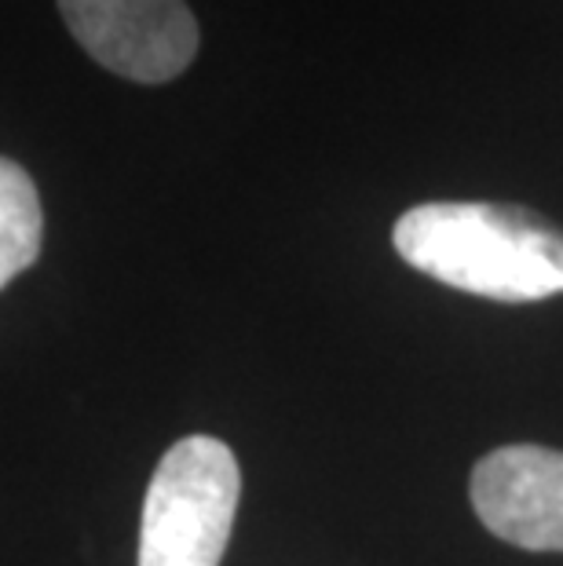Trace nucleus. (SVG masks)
Masks as SVG:
<instances>
[{
  "mask_svg": "<svg viewBox=\"0 0 563 566\" xmlns=\"http://www.w3.org/2000/svg\"><path fill=\"white\" fill-rule=\"evenodd\" d=\"M472 509L490 534L526 552H563V453L501 446L472 468Z\"/></svg>",
  "mask_w": 563,
  "mask_h": 566,
  "instance_id": "obj_4",
  "label": "nucleus"
},
{
  "mask_svg": "<svg viewBox=\"0 0 563 566\" xmlns=\"http://www.w3.org/2000/svg\"><path fill=\"white\" fill-rule=\"evenodd\" d=\"M392 242L414 271L498 304L563 293V227L520 205H414L399 216Z\"/></svg>",
  "mask_w": 563,
  "mask_h": 566,
  "instance_id": "obj_1",
  "label": "nucleus"
},
{
  "mask_svg": "<svg viewBox=\"0 0 563 566\" xmlns=\"http://www.w3.org/2000/svg\"><path fill=\"white\" fill-rule=\"evenodd\" d=\"M44 216L30 172L0 158V289L41 256Z\"/></svg>",
  "mask_w": 563,
  "mask_h": 566,
  "instance_id": "obj_5",
  "label": "nucleus"
},
{
  "mask_svg": "<svg viewBox=\"0 0 563 566\" xmlns=\"http://www.w3.org/2000/svg\"><path fill=\"white\" fill-rule=\"evenodd\" d=\"M242 497L234 453L212 436L165 450L147 486L139 566H220Z\"/></svg>",
  "mask_w": 563,
  "mask_h": 566,
  "instance_id": "obj_2",
  "label": "nucleus"
},
{
  "mask_svg": "<svg viewBox=\"0 0 563 566\" xmlns=\"http://www.w3.org/2000/svg\"><path fill=\"white\" fill-rule=\"evenodd\" d=\"M70 33L100 66L139 84L179 77L198 55L184 0H59Z\"/></svg>",
  "mask_w": 563,
  "mask_h": 566,
  "instance_id": "obj_3",
  "label": "nucleus"
}]
</instances>
